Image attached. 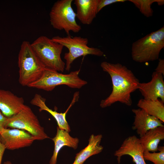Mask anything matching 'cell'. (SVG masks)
<instances>
[{
  "instance_id": "cell-1",
  "label": "cell",
  "mask_w": 164,
  "mask_h": 164,
  "mask_svg": "<svg viewBox=\"0 0 164 164\" xmlns=\"http://www.w3.org/2000/svg\"><path fill=\"white\" fill-rule=\"evenodd\" d=\"M101 67L110 76L112 90L107 98L101 101L100 107L105 108L118 102L131 106V94L138 89L140 83L138 79L131 70L120 63L104 61L101 63Z\"/></svg>"
},
{
  "instance_id": "cell-2",
  "label": "cell",
  "mask_w": 164,
  "mask_h": 164,
  "mask_svg": "<svg viewBox=\"0 0 164 164\" xmlns=\"http://www.w3.org/2000/svg\"><path fill=\"white\" fill-rule=\"evenodd\" d=\"M18 66L20 84L28 87L41 77L46 67L40 61L28 41H23L18 54Z\"/></svg>"
},
{
  "instance_id": "cell-3",
  "label": "cell",
  "mask_w": 164,
  "mask_h": 164,
  "mask_svg": "<svg viewBox=\"0 0 164 164\" xmlns=\"http://www.w3.org/2000/svg\"><path fill=\"white\" fill-rule=\"evenodd\" d=\"M164 47V26L133 42L131 56L133 60L142 63L159 59Z\"/></svg>"
},
{
  "instance_id": "cell-4",
  "label": "cell",
  "mask_w": 164,
  "mask_h": 164,
  "mask_svg": "<svg viewBox=\"0 0 164 164\" xmlns=\"http://www.w3.org/2000/svg\"><path fill=\"white\" fill-rule=\"evenodd\" d=\"M32 48L46 68L63 72L65 63L61 55L64 46L45 36H41L31 43Z\"/></svg>"
},
{
  "instance_id": "cell-5",
  "label": "cell",
  "mask_w": 164,
  "mask_h": 164,
  "mask_svg": "<svg viewBox=\"0 0 164 164\" xmlns=\"http://www.w3.org/2000/svg\"><path fill=\"white\" fill-rule=\"evenodd\" d=\"M80 70L63 74L51 69L46 68L41 77L28 87L51 91L60 85H66L73 88L79 89L87 84V82L79 76Z\"/></svg>"
},
{
  "instance_id": "cell-6",
  "label": "cell",
  "mask_w": 164,
  "mask_h": 164,
  "mask_svg": "<svg viewBox=\"0 0 164 164\" xmlns=\"http://www.w3.org/2000/svg\"><path fill=\"white\" fill-rule=\"evenodd\" d=\"M51 39L68 50V52L64 54V56L66 60L65 69L67 71L70 70L73 61L79 57L88 55L101 56L104 54L100 49L89 46L88 40L86 38L80 36L72 37L68 35L66 37L56 36Z\"/></svg>"
},
{
  "instance_id": "cell-7",
  "label": "cell",
  "mask_w": 164,
  "mask_h": 164,
  "mask_svg": "<svg viewBox=\"0 0 164 164\" xmlns=\"http://www.w3.org/2000/svg\"><path fill=\"white\" fill-rule=\"evenodd\" d=\"M73 0H59L52 7L49 13L51 25L55 29L63 30L68 35L70 32L77 33L81 26L77 23L76 13L72 7Z\"/></svg>"
},
{
  "instance_id": "cell-8",
  "label": "cell",
  "mask_w": 164,
  "mask_h": 164,
  "mask_svg": "<svg viewBox=\"0 0 164 164\" xmlns=\"http://www.w3.org/2000/svg\"><path fill=\"white\" fill-rule=\"evenodd\" d=\"M5 128L23 130L31 135L35 140L50 138L45 132L37 117L30 108L26 105L18 113L7 118Z\"/></svg>"
},
{
  "instance_id": "cell-9",
  "label": "cell",
  "mask_w": 164,
  "mask_h": 164,
  "mask_svg": "<svg viewBox=\"0 0 164 164\" xmlns=\"http://www.w3.org/2000/svg\"><path fill=\"white\" fill-rule=\"evenodd\" d=\"M0 140L6 149L10 150L28 147L35 140L31 135L23 130L9 128L1 131Z\"/></svg>"
},
{
  "instance_id": "cell-10",
  "label": "cell",
  "mask_w": 164,
  "mask_h": 164,
  "mask_svg": "<svg viewBox=\"0 0 164 164\" xmlns=\"http://www.w3.org/2000/svg\"><path fill=\"white\" fill-rule=\"evenodd\" d=\"M144 151L139 138L133 135L125 139L119 148L115 151L114 155L117 157L118 164L122 156L128 155L132 158L135 164H147L143 157Z\"/></svg>"
},
{
  "instance_id": "cell-11",
  "label": "cell",
  "mask_w": 164,
  "mask_h": 164,
  "mask_svg": "<svg viewBox=\"0 0 164 164\" xmlns=\"http://www.w3.org/2000/svg\"><path fill=\"white\" fill-rule=\"evenodd\" d=\"M163 75L154 71L151 80L148 83H139L138 89L144 99L156 100L160 99L164 102V81Z\"/></svg>"
},
{
  "instance_id": "cell-12",
  "label": "cell",
  "mask_w": 164,
  "mask_h": 164,
  "mask_svg": "<svg viewBox=\"0 0 164 164\" xmlns=\"http://www.w3.org/2000/svg\"><path fill=\"white\" fill-rule=\"evenodd\" d=\"M132 111L135 115L132 128L140 137L151 129L164 126L163 122L141 108L133 109Z\"/></svg>"
},
{
  "instance_id": "cell-13",
  "label": "cell",
  "mask_w": 164,
  "mask_h": 164,
  "mask_svg": "<svg viewBox=\"0 0 164 164\" xmlns=\"http://www.w3.org/2000/svg\"><path fill=\"white\" fill-rule=\"evenodd\" d=\"M24 99L11 91L0 89V111L6 117H11L19 112L25 106Z\"/></svg>"
},
{
  "instance_id": "cell-14",
  "label": "cell",
  "mask_w": 164,
  "mask_h": 164,
  "mask_svg": "<svg viewBox=\"0 0 164 164\" xmlns=\"http://www.w3.org/2000/svg\"><path fill=\"white\" fill-rule=\"evenodd\" d=\"M100 0H75L76 17L83 24H91L96 17Z\"/></svg>"
},
{
  "instance_id": "cell-15",
  "label": "cell",
  "mask_w": 164,
  "mask_h": 164,
  "mask_svg": "<svg viewBox=\"0 0 164 164\" xmlns=\"http://www.w3.org/2000/svg\"><path fill=\"white\" fill-rule=\"evenodd\" d=\"M67 131L57 127V132L55 136L52 139L54 143V149L49 164H56L58 153L61 149L67 146L76 149L79 142L77 138H73Z\"/></svg>"
},
{
  "instance_id": "cell-16",
  "label": "cell",
  "mask_w": 164,
  "mask_h": 164,
  "mask_svg": "<svg viewBox=\"0 0 164 164\" xmlns=\"http://www.w3.org/2000/svg\"><path fill=\"white\" fill-rule=\"evenodd\" d=\"M45 101V98L40 94H36L31 100L30 103L32 105L38 107L40 112L45 111L49 113L56 120L58 126L60 128L69 132L71 131L70 127L66 119V113L72 104L71 103L70 106L65 112L59 113L49 108L46 105Z\"/></svg>"
},
{
  "instance_id": "cell-17",
  "label": "cell",
  "mask_w": 164,
  "mask_h": 164,
  "mask_svg": "<svg viewBox=\"0 0 164 164\" xmlns=\"http://www.w3.org/2000/svg\"><path fill=\"white\" fill-rule=\"evenodd\" d=\"M102 138L101 134L91 135L89 139L88 144L76 154L73 164H83L91 156L101 152L103 149L100 145Z\"/></svg>"
},
{
  "instance_id": "cell-18",
  "label": "cell",
  "mask_w": 164,
  "mask_h": 164,
  "mask_svg": "<svg viewBox=\"0 0 164 164\" xmlns=\"http://www.w3.org/2000/svg\"><path fill=\"white\" fill-rule=\"evenodd\" d=\"M164 139V126L157 127L147 131L139 138L144 151L155 152L159 144Z\"/></svg>"
},
{
  "instance_id": "cell-19",
  "label": "cell",
  "mask_w": 164,
  "mask_h": 164,
  "mask_svg": "<svg viewBox=\"0 0 164 164\" xmlns=\"http://www.w3.org/2000/svg\"><path fill=\"white\" fill-rule=\"evenodd\" d=\"M164 103L159 99L152 100L141 99L137 105L149 115L156 117L164 123Z\"/></svg>"
},
{
  "instance_id": "cell-20",
  "label": "cell",
  "mask_w": 164,
  "mask_h": 164,
  "mask_svg": "<svg viewBox=\"0 0 164 164\" xmlns=\"http://www.w3.org/2000/svg\"><path fill=\"white\" fill-rule=\"evenodd\" d=\"M139 10L140 12L146 17L152 16L153 11L151 8L152 3L157 2L159 5L164 4L163 0H129Z\"/></svg>"
},
{
  "instance_id": "cell-21",
  "label": "cell",
  "mask_w": 164,
  "mask_h": 164,
  "mask_svg": "<svg viewBox=\"0 0 164 164\" xmlns=\"http://www.w3.org/2000/svg\"><path fill=\"white\" fill-rule=\"evenodd\" d=\"M158 152L144 151L143 153L145 160L149 161L154 164H164V146H159Z\"/></svg>"
},
{
  "instance_id": "cell-22",
  "label": "cell",
  "mask_w": 164,
  "mask_h": 164,
  "mask_svg": "<svg viewBox=\"0 0 164 164\" xmlns=\"http://www.w3.org/2000/svg\"><path fill=\"white\" fill-rule=\"evenodd\" d=\"M126 0H100L98 8V12H99L104 7L116 2H124Z\"/></svg>"
},
{
  "instance_id": "cell-23",
  "label": "cell",
  "mask_w": 164,
  "mask_h": 164,
  "mask_svg": "<svg viewBox=\"0 0 164 164\" xmlns=\"http://www.w3.org/2000/svg\"><path fill=\"white\" fill-rule=\"evenodd\" d=\"M155 71L164 75V60L159 59L158 65L155 70Z\"/></svg>"
},
{
  "instance_id": "cell-24",
  "label": "cell",
  "mask_w": 164,
  "mask_h": 164,
  "mask_svg": "<svg viewBox=\"0 0 164 164\" xmlns=\"http://www.w3.org/2000/svg\"><path fill=\"white\" fill-rule=\"evenodd\" d=\"M7 118V117L5 116L0 111V132L5 128Z\"/></svg>"
},
{
  "instance_id": "cell-25",
  "label": "cell",
  "mask_w": 164,
  "mask_h": 164,
  "mask_svg": "<svg viewBox=\"0 0 164 164\" xmlns=\"http://www.w3.org/2000/svg\"><path fill=\"white\" fill-rule=\"evenodd\" d=\"M6 149L0 140V164H1L3 156Z\"/></svg>"
},
{
  "instance_id": "cell-26",
  "label": "cell",
  "mask_w": 164,
  "mask_h": 164,
  "mask_svg": "<svg viewBox=\"0 0 164 164\" xmlns=\"http://www.w3.org/2000/svg\"><path fill=\"white\" fill-rule=\"evenodd\" d=\"M3 164H13L11 162L9 161H7L5 162Z\"/></svg>"
}]
</instances>
